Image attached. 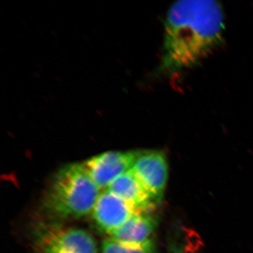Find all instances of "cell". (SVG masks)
<instances>
[{
	"label": "cell",
	"mask_w": 253,
	"mask_h": 253,
	"mask_svg": "<svg viewBox=\"0 0 253 253\" xmlns=\"http://www.w3.org/2000/svg\"><path fill=\"white\" fill-rule=\"evenodd\" d=\"M160 71L172 75L197 66L224 42V10L213 0H181L168 10Z\"/></svg>",
	"instance_id": "6da1fadb"
},
{
	"label": "cell",
	"mask_w": 253,
	"mask_h": 253,
	"mask_svg": "<svg viewBox=\"0 0 253 253\" xmlns=\"http://www.w3.org/2000/svg\"><path fill=\"white\" fill-rule=\"evenodd\" d=\"M100 189L83 163L60 168L51 178L42 200V208L54 220L77 219L92 212Z\"/></svg>",
	"instance_id": "7a4b0ae2"
},
{
	"label": "cell",
	"mask_w": 253,
	"mask_h": 253,
	"mask_svg": "<svg viewBox=\"0 0 253 253\" xmlns=\"http://www.w3.org/2000/svg\"><path fill=\"white\" fill-rule=\"evenodd\" d=\"M36 244L42 253H97L96 241L87 231L63 226L55 221L39 224Z\"/></svg>",
	"instance_id": "3957f363"
},
{
	"label": "cell",
	"mask_w": 253,
	"mask_h": 253,
	"mask_svg": "<svg viewBox=\"0 0 253 253\" xmlns=\"http://www.w3.org/2000/svg\"><path fill=\"white\" fill-rule=\"evenodd\" d=\"M131 169L159 204L168 179V163L165 153L159 150H139Z\"/></svg>",
	"instance_id": "277c9868"
},
{
	"label": "cell",
	"mask_w": 253,
	"mask_h": 253,
	"mask_svg": "<svg viewBox=\"0 0 253 253\" xmlns=\"http://www.w3.org/2000/svg\"><path fill=\"white\" fill-rule=\"evenodd\" d=\"M139 151H108L83 163L84 169L99 189H108L118 176L130 169Z\"/></svg>",
	"instance_id": "5b68a950"
},
{
	"label": "cell",
	"mask_w": 253,
	"mask_h": 253,
	"mask_svg": "<svg viewBox=\"0 0 253 253\" xmlns=\"http://www.w3.org/2000/svg\"><path fill=\"white\" fill-rule=\"evenodd\" d=\"M139 213L144 212L108 190L100 194L91 212L96 227L110 236L129 218Z\"/></svg>",
	"instance_id": "8992f818"
},
{
	"label": "cell",
	"mask_w": 253,
	"mask_h": 253,
	"mask_svg": "<svg viewBox=\"0 0 253 253\" xmlns=\"http://www.w3.org/2000/svg\"><path fill=\"white\" fill-rule=\"evenodd\" d=\"M107 190L126 200L141 212H153L158 205L131 169L118 176Z\"/></svg>",
	"instance_id": "52a82bcc"
},
{
	"label": "cell",
	"mask_w": 253,
	"mask_h": 253,
	"mask_svg": "<svg viewBox=\"0 0 253 253\" xmlns=\"http://www.w3.org/2000/svg\"><path fill=\"white\" fill-rule=\"evenodd\" d=\"M158 226V217L153 212L136 214L111 234V238L128 244H142Z\"/></svg>",
	"instance_id": "ba28073f"
},
{
	"label": "cell",
	"mask_w": 253,
	"mask_h": 253,
	"mask_svg": "<svg viewBox=\"0 0 253 253\" xmlns=\"http://www.w3.org/2000/svg\"><path fill=\"white\" fill-rule=\"evenodd\" d=\"M156 244L150 239L142 244H128L109 238L101 245V253H156Z\"/></svg>",
	"instance_id": "9c48e42d"
},
{
	"label": "cell",
	"mask_w": 253,
	"mask_h": 253,
	"mask_svg": "<svg viewBox=\"0 0 253 253\" xmlns=\"http://www.w3.org/2000/svg\"><path fill=\"white\" fill-rule=\"evenodd\" d=\"M170 253H186L185 251H183L182 250L179 249V248H175L173 249Z\"/></svg>",
	"instance_id": "30bf717a"
},
{
	"label": "cell",
	"mask_w": 253,
	"mask_h": 253,
	"mask_svg": "<svg viewBox=\"0 0 253 253\" xmlns=\"http://www.w3.org/2000/svg\"><path fill=\"white\" fill-rule=\"evenodd\" d=\"M71 253V252H59V253Z\"/></svg>",
	"instance_id": "8fae6325"
}]
</instances>
